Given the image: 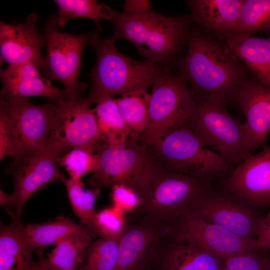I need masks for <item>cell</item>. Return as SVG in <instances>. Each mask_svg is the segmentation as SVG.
Wrapping results in <instances>:
<instances>
[{"label":"cell","instance_id":"obj_1","mask_svg":"<svg viewBox=\"0 0 270 270\" xmlns=\"http://www.w3.org/2000/svg\"><path fill=\"white\" fill-rule=\"evenodd\" d=\"M186 54L180 62V75L192 96H204L226 106L235 102L242 86L254 76L218 36L201 28L190 29Z\"/></svg>","mask_w":270,"mask_h":270},{"label":"cell","instance_id":"obj_2","mask_svg":"<svg viewBox=\"0 0 270 270\" xmlns=\"http://www.w3.org/2000/svg\"><path fill=\"white\" fill-rule=\"evenodd\" d=\"M97 154L98 166L88 182L100 189L124 184L138 192L143 200L164 169L153 146L142 135L132 132L124 144H104Z\"/></svg>","mask_w":270,"mask_h":270},{"label":"cell","instance_id":"obj_3","mask_svg":"<svg viewBox=\"0 0 270 270\" xmlns=\"http://www.w3.org/2000/svg\"><path fill=\"white\" fill-rule=\"evenodd\" d=\"M192 20L187 16H165L152 10L136 14L115 11L111 38L130 41L146 60L166 66L188 42Z\"/></svg>","mask_w":270,"mask_h":270},{"label":"cell","instance_id":"obj_4","mask_svg":"<svg viewBox=\"0 0 270 270\" xmlns=\"http://www.w3.org/2000/svg\"><path fill=\"white\" fill-rule=\"evenodd\" d=\"M112 38L101 39L97 32L90 34L88 43L95 49L97 58L89 74L92 88L86 99L90 106L104 96L147 90L167 68L148 60L130 58L118 50Z\"/></svg>","mask_w":270,"mask_h":270},{"label":"cell","instance_id":"obj_5","mask_svg":"<svg viewBox=\"0 0 270 270\" xmlns=\"http://www.w3.org/2000/svg\"><path fill=\"white\" fill-rule=\"evenodd\" d=\"M192 96L193 107L186 126L203 146L212 148L234 166L252 154L244 123L229 112L226 104L206 96Z\"/></svg>","mask_w":270,"mask_h":270},{"label":"cell","instance_id":"obj_6","mask_svg":"<svg viewBox=\"0 0 270 270\" xmlns=\"http://www.w3.org/2000/svg\"><path fill=\"white\" fill-rule=\"evenodd\" d=\"M152 146L164 170L206 183L210 178L230 174L234 168L218 153L203 146L186 126L168 134Z\"/></svg>","mask_w":270,"mask_h":270},{"label":"cell","instance_id":"obj_7","mask_svg":"<svg viewBox=\"0 0 270 270\" xmlns=\"http://www.w3.org/2000/svg\"><path fill=\"white\" fill-rule=\"evenodd\" d=\"M194 98L186 80L166 68L153 85L150 116L144 140L153 145L168 134L186 125Z\"/></svg>","mask_w":270,"mask_h":270},{"label":"cell","instance_id":"obj_8","mask_svg":"<svg viewBox=\"0 0 270 270\" xmlns=\"http://www.w3.org/2000/svg\"><path fill=\"white\" fill-rule=\"evenodd\" d=\"M209 189L208 184L201 180L164 169L132 214L151 216L169 224L192 212Z\"/></svg>","mask_w":270,"mask_h":270},{"label":"cell","instance_id":"obj_9","mask_svg":"<svg viewBox=\"0 0 270 270\" xmlns=\"http://www.w3.org/2000/svg\"><path fill=\"white\" fill-rule=\"evenodd\" d=\"M0 104L8 110L16 150L6 170L11 172L24 157L44 148L54 120V104L36 105L26 98L1 96Z\"/></svg>","mask_w":270,"mask_h":270},{"label":"cell","instance_id":"obj_10","mask_svg":"<svg viewBox=\"0 0 270 270\" xmlns=\"http://www.w3.org/2000/svg\"><path fill=\"white\" fill-rule=\"evenodd\" d=\"M86 98L69 96L54 104V118L46 143L58 146L66 152L77 147L98 152L106 144L101 136L94 109Z\"/></svg>","mask_w":270,"mask_h":270},{"label":"cell","instance_id":"obj_11","mask_svg":"<svg viewBox=\"0 0 270 270\" xmlns=\"http://www.w3.org/2000/svg\"><path fill=\"white\" fill-rule=\"evenodd\" d=\"M57 17L48 18L44 26L46 46L47 78L56 80L64 86L68 97L80 96L87 84L78 82L82 50L90 34L72 35L60 32Z\"/></svg>","mask_w":270,"mask_h":270},{"label":"cell","instance_id":"obj_12","mask_svg":"<svg viewBox=\"0 0 270 270\" xmlns=\"http://www.w3.org/2000/svg\"><path fill=\"white\" fill-rule=\"evenodd\" d=\"M168 235L222 260L260 249L256 239L240 237L224 228L201 218L192 212L169 224Z\"/></svg>","mask_w":270,"mask_h":270},{"label":"cell","instance_id":"obj_13","mask_svg":"<svg viewBox=\"0 0 270 270\" xmlns=\"http://www.w3.org/2000/svg\"><path fill=\"white\" fill-rule=\"evenodd\" d=\"M168 224L148 216L129 223L118 242L114 270H150L156 250L168 234Z\"/></svg>","mask_w":270,"mask_h":270},{"label":"cell","instance_id":"obj_14","mask_svg":"<svg viewBox=\"0 0 270 270\" xmlns=\"http://www.w3.org/2000/svg\"><path fill=\"white\" fill-rule=\"evenodd\" d=\"M64 152L60 147L46 143L41 150L23 158L14 172L11 194L17 216H20L24 204L36 192L65 178L58 166V158Z\"/></svg>","mask_w":270,"mask_h":270},{"label":"cell","instance_id":"obj_15","mask_svg":"<svg viewBox=\"0 0 270 270\" xmlns=\"http://www.w3.org/2000/svg\"><path fill=\"white\" fill-rule=\"evenodd\" d=\"M38 15L30 14L24 22L0 23V62L8 64L32 62L48 77L45 58L40 50L46 44L36 26Z\"/></svg>","mask_w":270,"mask_h":270},{"label":"cell","instance_id":"obj_16","mask_svg":"<svg viewBox=\"0 0 270 270\" xmlns=\"http://www.w3.org/2000/svg\"><path fill=\"white\" fill-rule=\"evenodd\" d=\"M192 212L201 218L221 226L234 234L256 240L258 219L253 212L231 196L218 192H206L196 204Z\"/></svg>","mask_w":270,"mask_h":270},{"label":"cell","instance_id":"obj_17","mask_svg":"<svg viewBox=\"0 0 270 270\" xmlns=\"http://www.w3.org/2000/svg\"><path fill=\"white\" fill-rule=\"evenodd\" d=\"M226 185L238 199L258 206L270 204V146L252 154L234 168Z\"/></svg>","mask_w":270,"mask_h":270},{"label":"cell","instance_id":"obj_18","mask_svg":"<svg viewBox=\"0 0 270 270\" xmlns=\"http://www.w3.org/2000/svg\"><path fill=\"white\" fill-rule=\"evenodd\" d=\"M235 102L246 118L244 124L252 154L258 147L267 145L270 132V88L253 76L239 90Z\"/></svg>","mask_w":270,"mask_h":270},{"label":"cell","instance_id":"obj_19","mask_svg":"<svg viewBox=\"0 0 270 270\" xmlns=\"http://www.w3.org/2000/svg\"><path fill=\"white\" fill-rule=\"evenodd\" d=\"M223 262L168 234L156 250L150 270H223Z\"/></svg>","mask_w":270,"mask_h":270},{"label":"cell","instance_id":"obj_20","mask_svg":"<svg viewBox=\"0 0 270 270\" xmlns=\"http://www.w3.org/2000/svg\"><path fill=\"white\" fill-rule=\"evenodd\" d=\"M0 78L2 85L1 96H42L55 102L68 97L64 89L54 86L32 62L8 64L6 69L0 70Z\"/></svg>","mask_w":270,"mask_h":270},{"label":"cell","instance_id":"obj_21","mask_svg":"<svg viewBox=\"0 0 270 270\" xmlns=\"http://www.w3.org/2000/svg\"><path fill=\"white\" fill-rule=\"evenodd\" d=\"M218 37L255 78L270 88V35L264 38L249 34L230 33Z\"/></svg>","mask_w":270,"mask_h":270},{"label":"cell","instance_id":"obj_22","mask_svg":"<svg viewBox=\"0 0 270 270\" xmlns=\"http://www.w3.org/2000/svg\"><path fill=\"white\" fill-rule=\"evenodd\" d=\"M243 0H190L188 4L192 20L217 36L232 33Z\"/></svg>","mask_w":270,"mask_h":270},{"label":"cell","instance_id":"obj_23","mask_svg":"<svg viewBox=\"0 0 270 270\" xmlns=\"http://www.w3.org/2000/svg\"><path fill=\"white\" fill-rule=\"evenodd\" d=\"M11 218L6 225L0 224V270H35L32 258L34 250L26 233L20 216L8 210Z\"/></svg>","mask_w":270,"mask_h":270},{"label":"cell","instance_id":"obj_24","mask_svg":"<svg viewBox=\"0 0 270 270\" xmlns=\"http://www.w3.org/2000/svg\"><path fill=\"white\" fill-rule=\"evenodd\" d=\"M25 233L32 248L40 250L55 244L72 234H90L96 238L87 226L80 223L76 224L64 215L58 216L54 221L28 224L25 226Z\"/></svg>","mask_w":270,"mask_h":270},{"label":"cell","instance_id":"obj_25","mask_svg":"<svg viewBox=\"0 0 270 270\" xmlns=\"http://www.w3.org/2000/svg\"><path fill=\"white\" fill-rule=\"evenodd\" d=\"M94 110L101 136L106 144L119 146L128 140L132 130L124 121L114 97L104 96L96 102Z\"/></svg>","mask_w":270,"mask_h":270},{"label":"cell","instance_id":"obj_26","mask_svg":"<svg viewBox=\"0 0 270 270\" xmlns=\"http://www.w3.org/2000/svg\"><path fill=\"white\" fill-rule=\"evenodd\" d=\"M62 182L66 188L70 204L80 223L87 226L96 237L97 212L94 204L100 189L96 188L85 189V185L81 179L64 178Z\"/></svg>","mask_w":270,"mask_h":270},{"label":"cell","instance_id":"obj_27","mask_svg":"<svg viewBox=\"0 0 270 270\" xmlns=\"http://www.w3.org/2000/svg\"><path fill=\"white\" fill-rule=\"evenodd\" d=\"M93 238L92 234H86L68 236L55 244L47 259L60 270H77Z\"/></svg>","mask_w":270,"mask_h":270},{"label":"cell","instance_id":"obj_28","mask_svg":"<svg viewBox=\"0 0 270 270\" xmlns=\"http://www.w3.org/2000/svg\"><path fill=\"white\" fill-rule=\"evenodd\" d=\"M116 101L132 132L143 135L149 121L150 94L143 90H133L120 96Z\"/></svg>","mask_w":270,"mask_h":270},{"label":"cell","instance_id":"obj_29","mask_svg":"<svg viewBox=\"0 0 270 270\" xmlns=\"http://www.w3.org/2000/svg\"><path fill=\"white\" fill-rule=\"evenodd\" d=\"M58 8V24L64 26L69 20L84 18L94 21L100 28L101 19L112 20L115 10L105 4H98L94 0H56Z\"/></svg>","mask_w":270,"mask_h":270},{"label":"cell","instance_id":"obj_30","mask_svg":"<svg viewBox=\"0 0 270 270\" xmlns=\"http://www.w3.org/2000/svg\"><path fill=\"white\" fill-rule=\"evenodd\" d=\"M270 33V0H243L238 22L232 33Z\"/></svg>","mask_w":270,"mask_h":270},{"label":"cell","instance_id":"obj_31","mask_svg":"<svg viewBox=\"0 0 270 270\" xmlns=\"http://www.w3.org/2000/svg\"><path fill=\"white\" fill-rule=\"evenodd\" d=\"M119 240L100 238L92 241L77 270H114Z\"/></svg>","mask_w":270,"mask_h":270},{"label":"cell","instance_id":"obj_32","mask_svg":"<svg viewBox=\"0 0 270 270\" xmlns=\"http://www.w3.org/2000/svg\"><path fill=\"white\" fill-rule=\"evenodd\" d=\"M88 147H77L60 156L58 164L65 168L70 178L81 179L90 172H94L98 164V156Z\"/></svg>","mask_w":270,"mask_h":270},{"label":"cell","instance_id":"obj_33","mask_svg":"<svg viewBox=\"0 0 270 270\" xmlns=\"http://www.w3.org/2000/svg\"><path fill=\"white\" fill-rule=\"evenodd\" d=\"M128 224V214L112 206L97 212L96 232L100 238L119 240Z\"/></svg>","mask_w":270,"mask_h":270},{"label":"cell","instance_id":"obj_34","mask_svg":"<svg viewBox=\"0 0 270 270\" xmlns=\"http://www.w3.org/2000/svg\"><path fill=\"white\" fill-rule=\"evenodd\" d=\"M223 270H270L269 257L260 249L236 254L224 260Z\"/></svg>","mask_w":270,"mask_h":270},{"label":"cell","instance_id":"obj_35","mask_svg":"<svg viewBox=\"0 0 270 270\" xmlns=\"http://www.w3.org/2000/svg\"><path fill=\"white\" fill-rule=\"evenodd\" d=\"M111 188L112 206L128 215L135 212L142 204V198L130 187L117 184Z\"/></svg>","mask_w":270,"mask_h":270},{"label":"cell","instance_id":"obj_36","mask_svg":"<svg viewBox=\"0 0 270 270\" xmlns=\"http://www.w3.org/2000/svg\"><path fill=\"white\" fill-rule=\"evenodd\" d=\"M10 156L14 161L16 150L10 127L6 108L0 106V160Z\"/></svg>","mask_w":270,"mask_h":270},{"label":"cell","instance_id":"obj_37","mask_svg":"<svg viewBox=\"0 0 270 270\" xmlns=\"http://www.w3.org/2000/svg\"><path fill=\"white\" fill-rule=\"evenodd\" d=\"M255 236L258 247L270 254V212L266 216L258 219Z\"/></svg>","mask_w":270,"mask_h":270},{"label":"cell","instance_id":"obj_38","mask_svg":"<svg viewBox=\"0 0 270 270\" xmlns=\"http://www.w3.org/2000/svg\"><path fill=\"white\" fill-rule=\"evenodd\" d=\"M124 12L132 14H140L150 10V1L148 0H127L124 6Z\"/></svg>","mask_w":270,"mask_h":270},{"label":"cell","instance_id":"obj_39","mask_svg":"<svg viewBox=\"0 0 270 270\" xmlns=\"http://www.w3.org/2000/svg\"><path fill=\"white\" fill-rule=\"evenodd\" d=\"M37 256L38 260L36 262L35 270H60L53 266L47 258L44 257L42 250L38 249Z\"/></svg>","mask_w":270,"mask_h":270},{"label":"cell","instance_id":"obj_40","mask_svg":"<svg viewBox=\"0 0 270 270\" xmlns=\"http://www.w3.org/2000/svg\"><path fill=\"white\" fill-rule=\"evenodd\" d=\"M0 205L4 207L14 206L13 199L11 194H7L2 190L0 191Z\"/></svg>","mask_w":270,"mask_h":270},{"label":"cell","instance_id":"obj_41","mask_svg":"<svg viewBox=\"0 0 270 270\" xmlns=\"http://www.w3.org/2000/svg\"><path fill=\"white\" fill-rule=\"evenodd\" d=\"M270 259V254H268Z\"/></svg>","mask_w":270,"mask_h":270}]
</instances>
